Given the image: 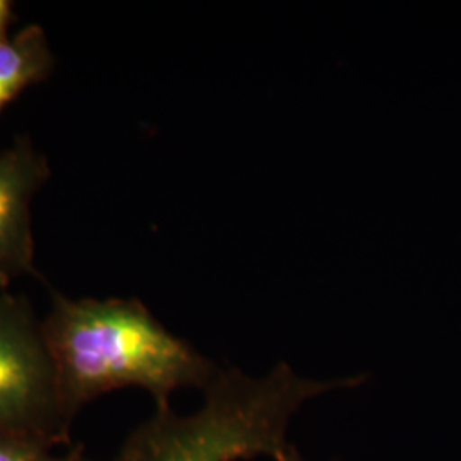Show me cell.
<instances>
[{
	"label": "cell",
	"mask_w": 461,
	"mask_h": 461,
	"mask_svg": "<svg viewBox=\"0 0 461 461\" xmlns=\"http://www.w3.org/2000/svg\"><path fill=\"white\" fill-rule=\"evenodd\" d=\"M50 299L41 327L70 420L89 402L129 386L167 407L176 390H205L219 371L135 297L70 299L51 291Z\"/></svg>",
	"instance_id": "cell-1"
},
{
	"label": "cell",
	"mask_w": 461,
	"mask_h": 461,
	"mask_svg": "<svg viewBox=\"0 0 461 461\" xmlns=\"http://www.w3.org/2000/svg\"><path fill=\"white\" fill-rule=\"evenodd\" d=\"M359 384L301 378L285 363L264 378L219 367L195 412L156 407L108 461H306L287 438L294 415L314 396Z\"/></svg>",
	"instance_id": "cell-2"
},
{
	"label": "cell",
	"mask_w": 461,
	"mask_h": 461,
	"mask_svg": "<svg viewBox=\"0 0 461 461\" xmlns=\"http://www.w3.org/2000/svg\"><path fill=\"white\" fill-rule=\"evenodd\" d=\"M70 424L41 321L24 296L0 291V432L70 445Z\"/></svg>",
	"instance_id": "cell-3"
},
{
	"label": "cell",
	"mask_w": 461,
	"mask_h": 461,
	"mask_svg": "<svg viewBox=\"0 0 461 461\" xmlns=\"http://www.w3.org/2000/svg\"><path fill=\"white\" fill-rule=\"evenodd\" d=\"M50 175L49 159L28 137L0 149V291L36 276L32 205Z\"/></svg>",
	"instance_id": "cell-4"
},
{
	"label": "cell",
	"mask_w": 461,
	"mask_h": 461,
	"mask_svg": "<svg viewBox=\"0 0 461 461\" xmlns=\"http://www.w3.org/2000/svg\"><path fill=\"white\" fill-rule=\"evenodd\" d=\"M55 57L40 24H30L0 43V112L34 84L49 79Z\"/></svg>",
	"instance_id": "cell-5"
},
{
	"label": "cell",
	"mask_w": 461,
	"mask_h": 461,
	"mask_svg": "<svg viewBox=\"0 0 461 461\" xmlns=\"http://www.w3.org/2000/svg\"><path fill=\"white\" fill-rule=\"evenodd\" d=\"M0 461H91L83 445L74 446L67 455L55 456L51 447L32 438L0 432Z\"/></svg>",
	"instance_id": "cell-6"
},
{
	"label": "cell",
	"mask_w": 461,
	"mask_h": 461,
	"mask_svg": "<svg viewBox=\"0 0 461 461\" xmlns=\"http://www.w3.org/2000/svg\"><path fill=\"white\" fill-rule=\"evenodd\" d=\"M11 19H13V2L0 0V43L9 40Z\"/></svg>",
	"instance_id": "cell-7"
}]
</instances>
